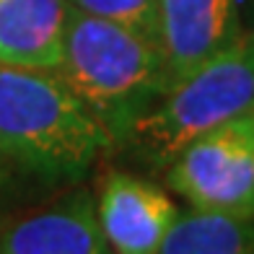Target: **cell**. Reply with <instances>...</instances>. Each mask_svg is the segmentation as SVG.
Returning a JSON list of instances; mask_svg holds the SVG:
<instances>
[{
	"instance_id": "3",
	"label": "cell",
	"mask_w": 254,
	"mask_h": 254,
	"mask_svg": "<svg viewBox=\"0 0 254 254\" xmlns=\"http://www.w3.org/2000/svg\"><path fill=\"white\" fill-rule=\"evenodd\" d=\"M254 109V34L234 42L169 86L122 145L148 169H166L200 135Z\"/></svg>"
},
{
	"instance_id": "7",
	"label": "cell",
	"mask_w": 254,
	"mask_h": 254,
	"mask_svg": "<svg viewBox=\"0 0 254 254\" xmlns=\"http://www.w3.org/2000/svg\"><path fill=\"white\" fill-rule=\"evenodd\" d=\"M0 254H109L96 200L75 190L55 205L10 223L0 234Z\"/></svg>"
},
{
	"instance_id": "4",
	"label": "cell",
	"mask_w": 254,
	"mask_h": 254,
	"mask_svg": "<svg viewBox=\"0 0 254 254\" xmlns=\"http://www.w3.org/2000/svg\"><path fill=\"white\" fill-rule=\"evenodd\" d=\"M164 171L166 187L192 210L254 218V137L249 114L200 135Z\"/></svg>"
},
{
	"instance_id": "10",
	"label": "cell",
	"mask_w": 254,
	"mask_h": 254,
	"mask_svg": "<svg viewBox=\"0 0 254 254\" xmlns=\"http://www.w3.org/2000/svg\"><path fill=\"white\" fill-rule=\"evenodd\" d=\"M83 13L120 21L156 42V0H67Z\"/></svg>"
},
{
	"instance_id": "1",
	"label": "cell",
	"mask_w": 254,
	"mask_h": 254,
	"mask_svg": "<svg viewBox=\"0 0 254 254\" xmlns=\"http://www.w3.org/2000/svg\"><path fill=\"white\" fill-rule=\"evenodd\" d=\"M112 137L55 70L0 65V177L3 166L39 182H78Z\"/></svg>"
},
{
	"instance_id": "6",
	"label": "cell",
	"mask_w": 254,
	"mask_h": 254,
	"mask_svg": "<svg viewBox=\"0 0 254 254\" xmlns=\"http://www.w3.org/2000/svg\"><path fill=\"white\" fill-rule=\"evenodd\" d=\"M236 39L234 0H156V44L171 83Z\"/></svg>"
},
{
	"instance_id": "8",
	"label": "cell",
	"mask_w": 254,
	"mask_h": 254,
	"mask_svg": "<svg viewBox=\"0 0 254 254\" xmlns=\"http://www.w3.org/2000/svg\"><path fill=\"white\" fill-rule=\"evenodd\" d=\"M67 0H0V65L57 70Z\"/></svg>"
},
{
	"instance_id": "2",
	"label": "cell",
	"mask_w": 254,
	"mask_h": 254,
	"mask_svg": "<svg viewBox=\"0 0 254 254\" xmlns=\"http://www.w3.org/2000/svg\"><path fill=\"white\" fill-rule=\"evenodd\" d=\"M55 73L107 130L112 145H122L171 86L164 55L151 37L73 5Z\"/></svg>"
},
{
	"instance_id": "11",
	"label": "cell",
	"mask_w": 254,
	"mask_h": 254,
	"mask_svg": "<svg viewBox=\"0 0 254 254\" xmlns=\"http://www.w3.org/2000/svg\"><path fill=\"white\" fill-rule=\"evenodd\" d=\"M249 125H252V137H254V109L249 112Z\"/></svg>"
},
{
	"instance_id": "5",
	"label": "cell",
	"mask_w": 254,
	"mask_h": 254,
	"mask_svg": "<svg viewBox=\"0 0 254 254\" xmlns=\"http://www.w3.org/2000/svg\"><path fill=\"white\" fill-rule=\"evenodd\" d=\"M96 215L114 254H158L179 218V207L153 182L109 171L99 187Z\"/></svg>"
},
{
	"instance_id": "9",
	"label": "cell",
	"mask_w": 254,
	"mask_h": 254,
	"mask_svg": "<svg viewBox=\"0 0 254 254\" xmlns=\"http://www.w3.org/2000/svg\"><path fill=\"white\" fill-rule=\"evenodd\" d=\"M158 254H254V218L179 213Z\"/></svg>"
}]
</instances>
